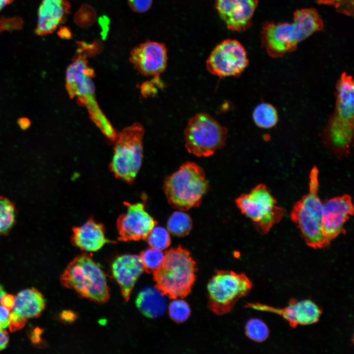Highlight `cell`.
I'll use <instances>...</instances> for the list:
<instances>
[{
    "label": "cell",
    "mask_w": 354,
    "mask_h": 354,
    "mask_svg": "<svg viewBox=\"0 0 354 354\" xmlns=\"http://www.w3.org/2000/svg\"><path fill=\"white\" fill-rule=\"evenodd\" d=\"M5 294L6 292H5L3 287L1 285H0V301L2 297Z\"/></svg>",
    "instance_id": "39"
},
{
    "label": "cell",
    "mask_w": 354,
    "mask_h": 354,
    "mask_svg": "<svg viewBox=\"0 0 354 354\" xmlns=\"http://www.w3.org/2000/svg\"><path fill=\"white\" fill-rule=\"evenodd\" d=\"M144 270L140 256L126 254L117 257L112 265L113 275L127 301L137 279Z\"/></svg>",
    "instance_id": "18"
},
{
    "label": "cell",
    "mask_w": 354,
    "mask_h": 354,
    "mask_svg": "<svg viewBox=\"0 0 354 354\" xmlns=\"http://www.w3.org/2000/svg\"><path fill=\"white\" fill-rule=\"evenodd\" d=\"M18 123L20 127L23 129H25L28 128L30 124L29 119L26 118H19Z\"/></svg>",
    "instance_id": "36"
},
{
    "label": "cell",
    "mask_w": 354,
    "mask_h": 354,
    "mask_svg": "<svg viewBox=\"0 0 354 354\" xmlns=\"http://www.w3.org/2000/svg\"><path fill=\"white\" fill-rule=\"evenodd\" d=\"M144 129L138 123L124 128L114 141L110 169L116 177L128 183L134 180L141 166Z\"/></svg>",
    "instance_id": "8"
},
{
    "label": "cell",
    "mask_w": 354,
    "mask_h": 354,
    "mask_svg": "<svg viewBox=\"0 0 354 354\" xmlns=\"http://www.w3.org/2000/svg\"><path fill=\"white\" fill-rule=\"evenodd\" d=\"M323 27V21L315 9H298L294 12L291 23H264L262 44L270 57H282L295 51L299 43Z\"/></svg>",
    "instance_id": "2"
},
{
    "label": "cell",
    "mask_w": 354,
    "mask_h": 354,
    "mask_svg": "<svg viewBox=\"0 0 354 354\" xmlns=\"http://www.w3.org/2000/svg\"><path fill=\"white\" fill-rule=\"evenodd\" d=\"M10 311L7 308L0 304V329H4L9 324Z\"/></svg>",
    "instance_id": "32"
},
{
    "label": "cell",
    "mask_w": 354,
    "mask_h": 354,
    "mask_svg": "<svg viewBox=\"0 0 354 354\" xmlns=\"http://www.w3.org/2000/svg\"><path fill=\"white\" fill-rule=\"evenodd\" d=\"M227 129L209 115L201 113L189 120L184 130L187 151L199 157H208L225 145Z\"/></svg>",
    "instance_id": "10"
},
{
    "label": "cell",
    "mask_w": 354,
    "mask_h": 354,
    "mask_svg": "<svg viewBox=\"0 0 354 354\" xmlns=\"http://www.w3.org/2000/svg\"><path fill=\"white\" fill-rule=\"evenodd\" d=\"M136 304L143 315L150 318L161 316L167 307L164 295L156 287H148L142 290L137 296Z\"/></svg>",
    "instance_id": "22"
},
{
    "label": "cell",
    "mask_w": 354,
    "mask_h": 354,
    "mask_svg": "<svg viewBox=\"0 0 354 354\" xmlns=\"http://www.w3.org/2000/svg\"><path fill=\"white\" fill-rule=\"evenodd\" d=\"M318 175V168L314 166L309 176V192L296 202L291 213L306 243L314 249L328 245L322 231L323 202L319 196Z\"/></svg>",
    "instance_id": "6"
},
{
    "label": "cell",
    "mask_w": 354,
    "mask_h": 354,
    "mask_svg": "<svg viewBox=\"0 0 354 354\" xmlns=\"http://www.w3.org/2000/svg\"><path fill=\"white\" fill-rule=\"evenodd\" d=\"M252 287L251 280L243 273L218 271L207 284L208 307L216 315L227 314L239 299L248 294Z\"/></svg>",
    "instance_id": "9"
},
{
    "label": "cell",
    "mask_w": 354,
    "mask_h": 354,
    "mask_svg": "<svg viewBox=\"0 0 354 354\" xmlns=\"http://www.w3.org/2000/svg\"><path fill=\"white\" fill-rule=\"evenodd\" d=\"M169 307L170 318L177 323H183L189 317L190 309L188 304L184 300L174 299Z\"/></svg>",
    "instance_id": "29"
},
{
    "label": "cell",
    "mask_w": 354,
    "mask_h": 354,
    "mask_svg": "<svg viewBox=\"0 0 354 354\" xmlns=\"http://www.w3.org/2000/svg\"><path fill=\"white\" fill-rule=\"evenodd\" d=\"M8 342V336L7 333L0 329V351L4 349Z\"/></svg>",
    "instance_id": "34"
},
{
    "label": "cell",
    "mask_w": 354,
    "mask_h": 354,
    "mask_svg": "<svg viewBox=\"0 0 354 354\" xmlns=\"http://www.w3.org/2000/svg\"><path fill=\"white\" fill-rule=\"evenodd\" d=\"M42 330L39 328H35L31 333V339L32 342L37 343H39Z\"/></svg>",
    "instance_id": "35"
},
{
    "label": "cell",
    "mask_w": 354,
    "mask_h": 354,
    "mask_svg": "<svg viewBox=\"0 0 354 354\" xmlns=\"http://www.w3.org/2000/svg\"><path fill=\"white\" fill-rule=\"evenodd\" d=\"M15 297L11 295L6 294L1 298L0 304L11 310L14 304Z\"/></svg>",
    "instance_id": "33"
},
{
    "label": "cell",
    "mask_w": 354,
    "mask_h": 354,
    "mask_svg": "<svg viewBox=\"0 0 354 354\" xmlns=\"http://www.w3.org/2000/svg\"><path fill=\"white\" fill-rule=\"evenodd\" d=\"M94 76V70L89 66L86 56L79 52L66 68L65 87L70 97L75 98L80 106L87 109L92 122L113 142L117 133L98 104L92 80Z\"/></svg>",
    "instance_id": "3"
},
{
    "label": "cell",
    "mask_w": 354,
    "mask_h": 354,
    "mask_svg": "<svg viewBox=\"0 0 354 354\" xmlns=\"http://www.w3.org/2000/svg\"><path fill=\"white\" fill-rule=\"evenodd\" d=\"M167 230L176 236H184L190 233L192 222L190 217L183 211L174 212L167 221Z\"/></svg>",
    "instance_id": "24"
},
{
    "label": "cell",
    "mask_w": 354,
    "mask_h": 354,
    "mask_svg": "<svg viewBox=\"0 0 354 354\" xmlns=\"http://www.w3.org/2000/svg\"><path fill=\"white\" fill-rule=\"evenodd\" d=\"M245 329L247 336L257 342L265 341L269 334L267 325L258 319H252L248 321L246 324Z\"/></svg>",
    "instance_id": "28"
},
{
    "label": "cell",
    "mask_w": 354,
    "mask_h": 354,
    "mask_svg": "<svg viewBox=\"0 0 354 354\" xmlns=\"http://www.w3.org/2000/svg\"><path fill=\"white\" fill-rule=\"evenodd\" d=\"M196 264L181 246L167 250L161 266L153 272L156 288L171 299L186 297L196 279Z\"/></svg>",
    "instance_id": "4"
},
{
    "label": "cell",
    "mask_w": 354,
    "mask_h": 354,
    "mask_svg": "<svg viewBox=\"0 0 354 354\" xmlns=\"http://www.w3.org/2000/svg\"><path fill=\"white\" fill-rule=\"evenodd\" d=\"M354 210L352 198L348 194L323 202L322 231L328 245L339 235L345 233L344 225L353 215Z\"/></svg>",
    "instance_id": "15"
},
{
    "label": "cell",
    "mask_w": 354,
    "mask_h": 354,
    "mask_svg": "<svg viewBox=\"0 0 354 354\" xmlns=\"http://www.w3.org/2000/svg\"><path fill=\"white\" fill-rule=\"evenodd\" d=\"M334 110L324 128V145L338 158L350 155L353 145L354 85L353 77L343 72L336 84Z\"/></svg>",
    "instance_id": "1"
},
{
    "label": "cell",
    "mask_w": 354,
    "mask_h": 354,
    "mask_svg": "<svg viewBox=\"0 0 354 354\" xmlns=\"http://www.w3.org/2000/svg\"><path fill=\"white\" fill-rule=\"evenodd\" d=\"M60 282L64 287L95 302L105 303L109 299L105 274L87 254L77 256L70 263Z\"/></svg>",
    "instance_id": "7"
},
{
    "label": "cell",
    "mask_w": 354,
    "mask_h": 354,
    "mask_svg": "<svg viewBox=\"0 0 354 354\" xmlns=\"http://www.w3.org/2000/svg\"><path fill=\"white\" fill-rule=\"evenodd\" d=\"M130 9L136 13L147 12L151 7L152 0H127Z\"/></svg>",
    "instance_id": "31"
},
{
    "label": "cell",
    "mask_w": 354,
    "mask_h": 354,
    "mask_svg": "<svg viewBox=\"0 0 354 354\" xmlns=\"http://www.w3.org/2000/svg\"><path fill=\"white\" fill-rule=\"evenodd\" d=\"M15 217L14 205L7 198L0 197V235L9 232L15 223Z\"/></svg>",
    "instance_id": "25"
},
{
    "label": "cell",
    "mask_w": 354,
    "mask_h": 354,
    "mask_svg": "<svg viewBox=\"0 0 354 354\" xmlns=\"http://www.w3.org/2000/svg\"><path fill=\"white\" fill-rule=\"evenodd\" d=\"M258 3V0H215V6L229 30L242 31L251 26Z\"/></svg>",
    "instance_id": "17"
},
{
    "label": "cell",
    "mask_w": 354,
    "mask_h": 354,
    "mask_svg": "<svg viewBox=\"0 0 354 354\" xmlns=\"http://www.w3.org/2000/svg\"><path fill=\"white\" fill-rule=\"evenodd\" d=\"M248 64L244 47L238 41L230 39L217 45L206 61L208 71L221 78L239 76Z\"/></svg>",
    "instance_id": "12"
},
{
    "label": "cell",
    "mask_w": 354,
    "mask_h": 354,
    "mask_svg": "<svg viewBox=\"0 0 354 354\" xmlns=\"http://www.w3.org/2000/svg\"><path fill=\"white\" fill-rule=\"evenodd\" d=\"M236 203L242 213L250 218L258 231L263 235L278 223L285 214L284 208L277 205L275 199L264 184H259L249 193L241 195Z\"/></svg>",
    "instance_id": "11"
},
{
    "label": "cell",
    "mask_w": 354,
    "mask_h": 354,
    "mask_svg": "<svg viewBox=\"0 0 354 354\" xmlns=\"http://www.w3.org/2000/svg\"><path fill=\"white\" fill-rule=\"evenodd\" d=\"M252 117L256 125L264 129L272 128L278 120L276 109L272 105L266 102L259 104L254 109Z\"/></svg>",
    "instance_id": "23"
},
{
    "label": "cell",
    "mask_w": 354,
    "mask_h": 354,
    "mask_svg": "<svg viewBox=\"0 0 354 354\" xmlns=\"http://www.w3.org/2000/svg\"><path fill=\"white\" fill-rule=\"evenodd\" d=\"M14 0H0V11L6 5L11 4Z\"/></svg>",
    "instance_id": "37"
},
{
    "label": "cell",
    "mask_w": 354,
    "mask_h": 354,
    "mask_svg": "<svg viewBox=\"0 0 354 354\" xmlns=\"http://www.w3.org/2000/svg\"><path fill=\"white\" fill-rule=\"evenodd\" d=\"M70 8L67 0H42L38 9L35 34L45 36L53 33L64 22Z\"/></svg>",
    "instance_id": "19"
},
{
    "label": "cell",
    "mask_w": 354,
    "mask_h": 354,
    "mask_svg": "<svg viewBox=\"0 0 354 354\" xmlns=\"http://www.w3.org/2000/svg\"><path fill=\"white\" fill-rule=\"evenodd\" d=\"M125 212L117 220L118 239L127 241L146 239L156 221L146 211L142 203H125Z\"/></svg>",
    "instance_id": "13"
},
{
    "label": "cell",
    "mask_w": 354,
    "mask_h": 354,
    "mask_svg": "<svg viewBox=\"0 0 354 354\" xmlns=\"http://www.w3.org/2000/svg\"><path fill=\"white\" fill-rule=\"evenodd\" d=\"M167 50L164 44L148 40L133 48L129 60L141 74L157 80L167 66Z\"/></svg>",
    "instance_id": "14"
},
{
    "label": "cell",
    "mask_w": 354,
    "mask_h": 354,
    "mask_svg": "<svg viewBox=\"0 0 354 354\" xmlns=\"http://www.w3.org/2000/svg\"><path fill=\"white\" fill-rule=\"evenodd\" d=\"M45 307V301L43 295L37 289L30 288L24 290L17 294L11 310L27 320L38 317Z\"/></svg>",
    "instance_id": "21"
},
{
    "label": "cell",
    "mask_w": 354,
    "mask_h": 354,
    "mask_svg": "<svg viewBox=\"0 0 354 354\" xmlns=\"http://www.w3.org/2000/svg\"><path fill=\"white\" fill-rule=\"evenodd\" d=\"M71 314L70 312L67 311L63 312L61 314V318L67 321L70 320V319H72L71 316L70 317Z\"/></svg>",
    "instance_id": "38"
},
{
    "label": "cell",
    "mask_w": 354,
    "mask_h": 354,
    "mask_svg": "<svg viewBox=\"0 0 354 354\" xmlns=\"http://www.w3.org/2000/svg\"><path fill=\"white\" fill-rule=\"evenodd\" d=\"M319 3L333 5L337 11L348 16L353 15L354 0H317Z\"/></svg>",
    "instance_id": "30"
},
{
    "label": "cell",
    "mask_w": 354,
    "mask_h": 354,
    "mask_svg": "<svg viewBox=\"0 0 354 354\" xmlns=\"http://www.w3.org/2000/svg\"><path fill=\"white\" fill-rule=\"evenodd\" d=\"M163 187L169 204L183 211L200 206L208 183L200 166L186 162L165 179Z\"/></svg>",
    "instance_id": "5"
},
{
    "label": "cell",
    "mask_w": 354,
    "mask_h": 354,
    "mask_svg": "<svg viewBox=\"0 0 354 354\" xmlns=\"http://www.w3.org/2000/svg\"><path fill=\"white\" fill-rule=\"evenodd\" d=\"M247 307L280 315L292 327L298 325H309L317 323L322 314V310L312 301L307 299L291 300L289 305L283 308H275L261 303H248Z\"/></svg>",
    "instance_id": "16"
},
{
    "label": "cell",
    "mask_w": 354,
    "mask_h": 354,
    "mask_svg": "<svg viewBox=\"0 0 354 354\" xmlns=\"http://www.w3.org/2000/svg\"><path fill=\"white\" fill-rule=\"evenodd\" d=\"M164 256L162 250L152 247L142 252L140 255L144 270L148 273L158 269L163 262Z\"/></svg>",
    "instance_id": "26"
},
{
    "label": "cell",
    "mask_w": 354,
    "mask_h": 354,
    "mask_svg": "<svg viewBox=\"0 0 354 354\" xmlns=\"http://www.w3.org/2000/svg\"><path fill=\"white\" fill-rule=\"evenodd\" d=\"M72 243L82 250L95 252L112 241L105 237L102 224L90 218L82 225L73 229Z\"/></svg>",
    "instance_id": "20"
},
{
    "label": "cell",
    "mask_w": 354,
    "mask_h": 354,
    "mask_svg": "<svg viewBox=\"0 0 354 354\" xmlns=\"http://www.w3.org/2000/svg\"><path fill=\"white\" fill-rule=\"evenodd\" d=\"M149 245L158 250L168 248L171 243V237L168 230L162 227H154L146 238Z\"/></svg>",
    "instance_id": "27"
}]
</instances>
